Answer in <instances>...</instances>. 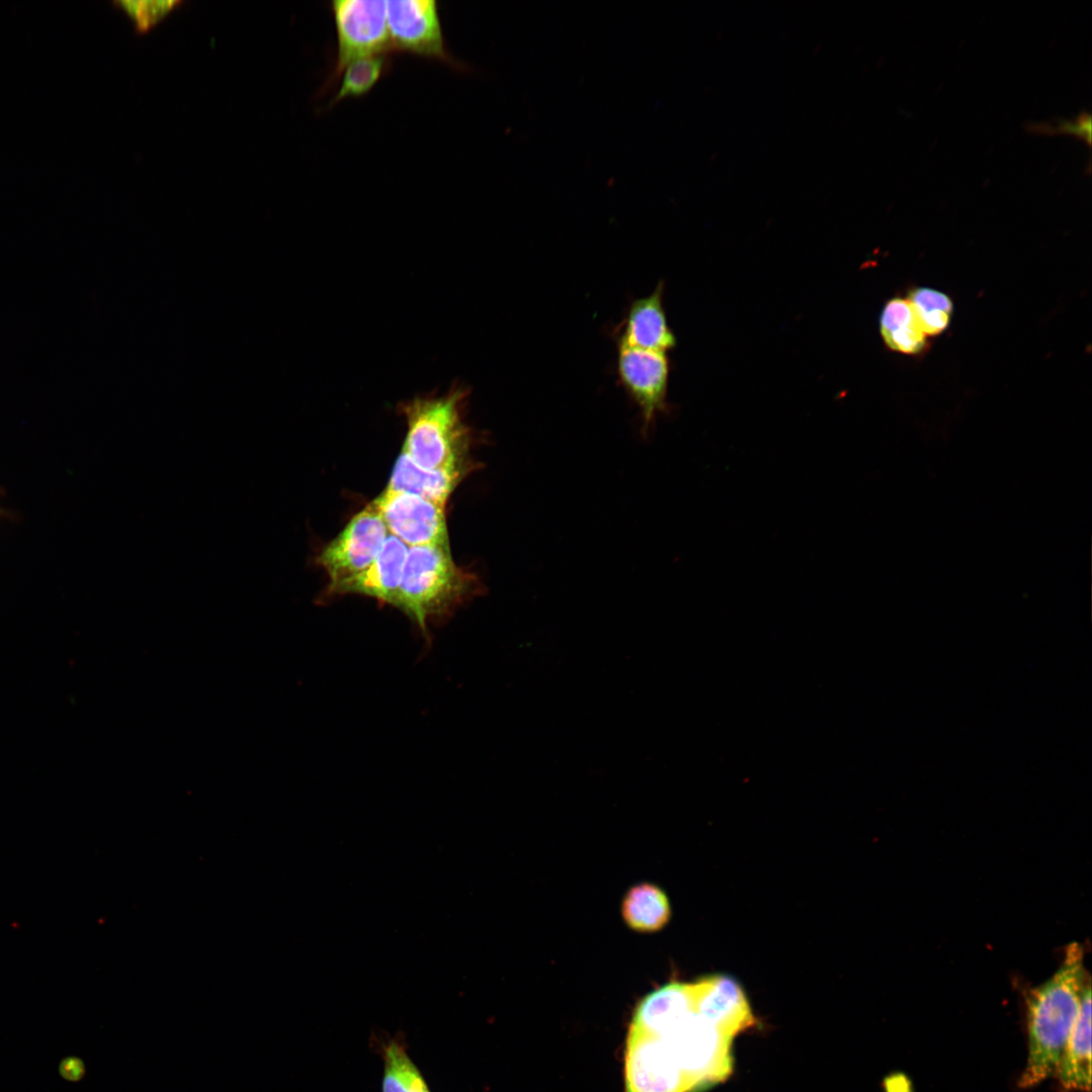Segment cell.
I'll list each match as a JSON object with an SVG mask.
<instances>
[{"label": "cell", "mask_w": 1092, "mask_h": 1092, "mask_svg": "<svg viewBox=\"0 0 1092 1092\" xmlns=\"http://www.w3.org/2000/svg\"><path fill=\"white\" fill-rule=\"evenodd\" d=\"M1088 983L1082 948L1073 943L1059 970L1027 994V1059L1019 1087L1031 1088L1056 1075Z\"/></svg>", "instance_id": "1"}, {"label": "cell", "mask_w": 1092, "mask_h": 1092, "mask_svg": "<svg viewBox=\"0 0 1092 1092\" xmlns=\"http://www.w3.org/2000/svg\"><path fill=\"white\" fill-rule=\"evenodd\" d=\"M385 2L390 51L410 53L462 69L446 48L435 0Z\"/></svg>", "instance_id": "7"}, {"label": "cell", "mask_w": 1092, "mask_h": 1092, "mask_svg": "<svg viewBox=\"0 0 1092 1092\" xmlns=\"http://www.w3.org/2000/svg\"><path fill=\"white\" fill-rule=\"evenodd\" d=\"M371 505L380 514L388 533L407 547H449L444 506L387 489Z\"/></svg>", "instance_id": "8"}, {"label": "cell", "mask_w": 1092, "mask_h": 1092, "mask_svg": "<svg viewBox=\"0 0 1092 1092\" xmlns=\"http://www.w3.org/2000/svg\"><path fill=\"white\" fill-rule=\"evenodd\" d=\"M880 327L884 342L896 352L914 355L925 348L926 335L907 299L889 300L882 311Z\"/></svg>", "instance_id": "19"}, {"label": "cell", "mask_w": 1092, "mask_h": 1092, "mask_svg": "<svg viewBox=\"0 0 1092 1092\" xmlns=\"http://www.w3.org/2000/svg\"><path fill=\"white\" fill-rule=\"evenodd\" d=\"M371 1044L383 1062L381 1092H431L427 1080L410 1057L405 1035L371 1036Z\"/></svg>", "instance_id": "17"}, {"label": "cell", "mask_w": 1092, "mask_h": 1092, "mask_svg": "<svg viewBox=\"0 0 1092 1092\" xmlns=\"http://www.w3.org/2000/svg\"><path fill=\"white\" fill-rule=\"evenodd\" d=\"M694 1013L692 982L670 981L648 993L639 1002L630 1029L664 1039Z\"/></svg>", "instance_id": "12"}, {"label": "cell", "mask_w": 1092, "mask_h": 1092, "mask_svg": "<svg viewBox=\"0 0 1092 1092\" xmlns=\"http://www.w3.org/2000/svg\"><path fill=\"white\" fill-rule=\"evenodd\" d=\"M407 549L403 542L388 534L382 549L369 566L329 593L364 595L393 606L402 579Z\"/></svg>", "instance_id": "13"}, {"label": "cell", "mask_w": 1092, "mask_h": 1092, "mask_svg": "<svg viewBox=\"0 0 1092 1092\" xmlns=\"http://www.w3.org/2000/svg\"><path fill=\"white\" fill-rule=\"evenodd\" d=\"M907 300L926 336H936L946 330L952 313V302L945 293L919 287L909 293Z\"/></svg>", "instance_id": "21"}, {"label": "cell", "mask_w": 1092, "mask_h": 1092, "mask_svg": "<svg viewBox=\"0 0 1092 1092\" xmlns=\"http://www.w3.org/2000/svg\"><path fill=\"white\" fill-rule=\"evenodd\" d=\"M466 392L461 387L436 397H417L402 404L407 432L402 451L426 469L464 468L468 428L461 407Z\"/></svg>", "instance_id": "3"}, {"label": "cell", "mask_w": 1092, "mask_h": 1092, "mask_svg": "<svg viewBox=\"0 0 1092 1092\" xmlns=\"http://www.w3.org/2000/svg\"><path fill=\"white\" fill-rule=\"evenodd\" d=\"M330 9L336 27L337 54L325 89L337 82L350 62L390 52L385 1L335 0Z\"/></svg>", "instance_id": "5"}, {"label": "cell", "mask_w": 1092, "mask_h": 1092, "mask_svg": "<svg viewBox=\"0 0 1092 1092\" xmlns=\"http://www.w3.org/2000/svg\"><path fill=\"white\" fill-rule=\"evenodd\" d=\"M619 346L663 352L675 346L662 304V285L652 293L635 299L627 311Z\"/></svg>", "instance_id": "14"}, {"label": "cell", "mask_w": 1092, "mask_h": 1092, "mask_svg": "<svg viewBox=\"0 0 1092 1092\" xmlns=\"http://www.w3.org/2000/svg\"><path fill=\"white\" fill-rule=\"evenodd\" d=\"M670 916L668 898L654 884H636L624 896L622 917L627 926L634 931L656 932L668 923Z\"/></svg>", "instance_id": "18"}, {"label": "cell", "mask_w": 1092, "mask_h": 1092, "mask_svg": "<svg viewBox=\"0 0 1092 1092\" xmlns=\"http://www.w3.org/2000/svg\"><path fill=\"white\" fill-rule=\"evenodd\" d=\"M181 3L179 0H126L114 4L132 20L138 32H146Z\"/></svg>", "instance_id": "22"}, {"label": "cell", "mask_w": 1092, "mask_h": 1092, "mask_svg": "<svg viewBox=\"0 0 1092 1092\" xmlns=\"http://www.w3.org/2000/svg\"><path fill=\"white\" fill-rule=\"evenodd\" d=\"M692 985L695 1012L727 1037L759 1025L743 988L731 976L708 975Z\"/></svg>", "instance_id": "10"}, {"label": "cell", "mask_w": 1092, "mask_h": 1092, "mask_svg": "<svg viewBox=\"0 0 1092 1092\" xmlns=\"http://www.w3.org/2000/svg\"><path fill=\"white\" fill-rule=\"evenodd\" d=\"M626 1092H690L667 1043L630 1029L625 1054Z\"/></svg>", "instance_id": "9"}, {"label": "cell", "mask_w": 1092, "mask_h": 1092, "mask_svg": "<svg viewBox=\"0 0 1092 1092\" xmlns=\"http://www.w3.org/2000/svg\"><path fill=\"white\" fill-rule=\"evenodd\" d=\"M662 1040L673 1054L690 1092H702L724 1082L732 1072V1039L697 1013Z\"/></svg>", "instance_id": "4"}, {"label": "cell", "mask_w": 1092, "mask_h": 1092, "mask_svg": "<svg viewBox=\"0 0 1092 1092\" xmlns=\"http://www.w3.org/2000/svg\"><path fill=\"white\" fill-rule=\"evenodd\" d=\"M617 371L623 387L639 407L643 430L647 432L665 405L668 382L665 353L619 346Z\"/></svg>", "instance_id": "11"}, {"label": "cell", "mask_w": 1092, "mask_h": 1092, "mask_svg": "<svg viewBox=\"0 0 1092 1092\" xmlns=\"http://www.w3.org/2000/svg\"><path fill=\"white\" fill-rule=\"evenodd\" d=\"M1067 1091L1091 1089V986L1083 990L1075 1023L1070 1032L1056 1075Z\"/></svg>", "instance_id": "15"}, {"label": "cell", "mask_w": 1092, "mask_h": 1092, "mask_svg": "<svg viewBox=\"0 0 1092 1092\" xmlns=\"http://www.w3.org/2000/svg\"><path fill=\"white\" fill-rule=\"evenodd\" d=\"M59 1074L70 1082L81 1081L86 1074L85 1063L77 1056L65 1057L59 1064Z\"/></svg>", "instance_id": "23"}, {"label": "cell", "mask_w": 1092, "mask_h": 1092, "mask_svg": "<svg viewBox=\"0 0 1092 1092\" xmlns=\"http://www.w3.org/2000/svg\"><path fill=\"white\" fill-rule=\"evenodd\" d=\"M463 471L459 468L426 469L401 451L386 489L418 495L445 507Z\"/></svg>", "instance_id": "16"}, {"label": "cell", "mask_w": 1092, "mask_h": 1092, "mask_svg": "<svg viewBox=\"0 0 1092 1092\" xmlns=\"http://www.w3.org/2000/svg\"><path fill=\"white\" fill-rule=\"evenodd\" d=\"M388 534L380 514L371 504L355 515L317 557V563L330 578L329 592L369 566Z\"/></svg>", "instance_id": "6"}, {"label": "cell", "mask_w": 1092, "mask_h": 1092, "mask_svg": "<svg viewBox=\"0 0 1092 1092\" xmlns=\"http://www.w3.org/2000/svg\"><path fill=\"white\" fill-rule=\"evenodd\" d=\"M390 62L385 54L358 58L341 72L340 87L329 106L346 98H358L369 93L381 77L387 73Z\"/></svg>", "instance_id": "20"}, {"label": "cell", "mask_w": 1092, "mask_h": 1092, "mask_svg": "<svg viewBox=\"0 0 1092 1092\" xmlns=\"http://www.w3.org/2000/svg\"><path fill=\"white\" fill-rule=\"evenodd\" d=\"M479 590L477 578L455 564L449 547H408L393 606L404 612L430 641L429 626Z\"/></svg>", "instance_id": "2"}]
</instances>
